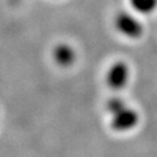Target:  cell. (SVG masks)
<instances>
[{
  "label": "cell",
  "mask_w": 157,
  "mask_h": 157,
  "mask_svg": "<svg viewBox=\"0 0 157 157\" xmlns=\"http://www.w3.org/2000/svg\"><path fill=\"white\" fill-rule=\"evenodd\" d=\"M130 4L136 11L141 13H149L157 5V0H130Z\"/></svg>",
  "instance_id": "obj_4"
},
{
  "label": "cell",
  "mask_w": 157,
  "mask_h": 157,
  "mask_svg": "<svg viewBox=\"0 0 157 157\" xmlns=\"http://www.w3.org/2000/svg\"><path fill=\"white\" fill-rule=\"evenodd\" d=\"M115 25L121 33L129 37H139L142 34V27L140 22L127 13L119 14L115 20Z\"/></svg>",
  "instance_id": "obj_2"
},
{
  "label": "cell",
  "mask_w": 157,
  "mask_h": 157,
  "mask_svg": "<svg viewBox=\"0 0 157 157\" xmlns=\"http://www.w3.org/2000/svg\"><path fill=\"white\" fill-rule=\"evenodd\" d=\"M124 106H126L124 102L121 99H119V98H113V99H111L107 102V109H108V112L111 113V114L120 111Z\"/></svg>",
  "instance_id": "obj_5"
},
{
  "label": "cell",
  "mask_w": 157,
  "mask_h": 157,
  "mask_svg": "<svg viewBox=\"0 0 157 157\" xmlns=\"http://www.w3.org/2000/svg\"><path fill=\"white\" fill-rule=\"evenodd\" d=\"M128 67L124 63H115L108 71V76H107L108 85L113 89H117V90L124 87L128 80Z\"/></svg>",
  "instance_id": "obj_3"
},
{
  "label": "cell",
  "mask_w": 157,
  "mask_h": 157,
  "mask_svg": "<svg viewBox=\"0 0 157 157\" xmlns=\"http://www.w3.org/2000/svg\"><path fill=\"white\" fill-rule=\"evenodd\" d=\"M112 115V128L118 132H126L134 128L139 122L137 113L127 106H124L118 112L113 113Z\"/></svg>",
  "instance_id": "obj_1"
}]
</instances>
